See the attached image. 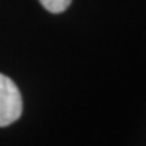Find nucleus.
<instances>
[{"mask_svg":"<svg viewBox=\"0 0 146 146\" xmlns=\"http://www.w3.org/2000/svg\"><path fill=\"white\" fill-rule=\"evenodd\" d=\"M23 113V98L11 78L0 73V127L14 124Z\"/></svg>","mask_w":146,"mask_h":146,"instance_id":"1","label":"nucleus"},{"mask_svg":"<svg viewBox=\"0 0 146 146\" xmlns=\"http://www.w3.org/2000/svg\"><path fill=\"white\" fill-rule=\"evenodd\" d=\"M39 2L51 14H60V12H64L69 8L72 0H39Z\"/></svg>","mask_w":146,"mask_h":146,"instance_id":"2","label":"nucleus"}]
</instances>
